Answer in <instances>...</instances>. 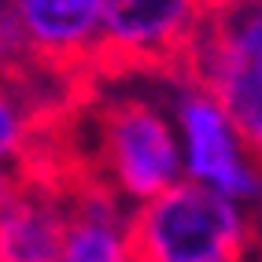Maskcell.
Here are the masks:
<instances>
[{
  "label": "cell",
  "mask_w": 262,
  "mask_h": 262,
  "mask_svg": "<svg viewBox=\"0 0 262 262\" xmlns=\"http://www.w3.org/2000/svg\"><path fill=\"white\" fill-rule=\"evenodd\" d=\"M185 89L225 115L240 151L262 178V0H211L196 30Z\"/></svg>",
  "instance_id": "2"
},
{
  "label": "cell",
  "mask_w": 262,
  "mask_h": 262,
  "mask_svg": "<svg viewBox=\"0 0 262 262\" xmlns=\"http://www.w3.org/2000/svg\"><path fill=\"white\" fill-rule=\"evenodd\" d=\"M8 188H11V181H8V178H0V200L8 196Z\"/></svg>",
  "instance_id": "9"
},
{
  "label": "cell",
  "mask_w": 262,
  "mask_h": 262,
  "mask_svg": "<svg viewBox=\"0 0 262 262\" xmlns=\"http://www.w3.org/2000/svg\"><path fill=\"white\" fill-rule=\"evenodd\" d=\"M129 262H244L248 214L203 181H173L126 214Z\"/></svg>",
  "instance_id": "4"
},
{
  "label": "cell",
  "mask_w": 262,
  "mask_h": 262,
  "mask_svg": "<svg viewBox=\"0 0 262 262\" xmlns=\"http://www.w3.org/2000/svg\"><path fill=\"white\" fill-rule=\"evenodd\" d=\"M71 148L81 173L122 207L159 196L181 173L178 133L144 89L96 85L71 115Z\"/></svg>",
  "instance_id": "1"
},
{
  "label": "cell",
  "mask_w": 262,
  "mask_h": 262,
  "mask_svg": "<svg viewBox=\"0 0 262 262\" xmlns=\"http://www.w3.org/2000/svg\"><path fill=\"white\" fill-rule=\"evenodd\" d=\"M26 56L71 89H96L89 63L100 33V0H8Z\"/></svg>",
  "instance_id": "5"
},
{
  "label": "cell",
  "mask_w": 262,
  "mask_h": 262,
  "mask_svg": "<svg viewBox=\"0 0 262 262\" xmlns=\"http://www.w3.org/2000/svg\"><path fill=\"white\" fill-rule=\"evenodd\" d=\"M67 200L37 185H11L0 200V262H59Z\"/></svg>",
  "instance_id": "7"
},
{
  "label": "cell",
  "mask_w": 262,
  "mask_h": 262,
  "mask_svg": "<svg viewBox=\"0 0 262 262\" xmlns=\"http://www.w3.org/2000/svg\"><path fill=\"white\" fill-rule=\"evenodd\" d=\"M207 4L211 0H100L93 85L155 81L181 89Z\"/></svg>",
  "instance_id": "3"
},
{
  "label": "cell",
  "mask_w": 262,
  "mask_h": 262,
  "mask_svg": "<svg viewBox=\"0 0 262 262\" xmlns=\"http://www.w3.org/2000/svg\"><path fill=\"white\" fill-rule=\"evenodd\" d=\"M59 262H129L126 207L100 185L67 196V233Z\"/></svg>",
  "instance_id": "8"
},
{
  "label": "cell",
  "mask_w": 262,
  "mask_h": 262,
  "mask_svg": "<svg viewBox=\"0 0 262 262\" xmlns=\"http://www.w3.org/2000/svg\"><path fill=\"white\" fill-rule=\"evenodd\" d=\"M178 126L185 133V163L192 181L218 188L229 200H255L262 192L258 170L240 151L225 115L196 89H178Z\"/></svg>",
  "instance_id": "6"
}]
</instances>
